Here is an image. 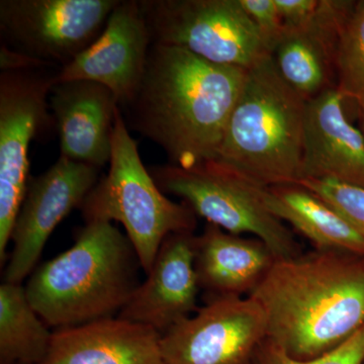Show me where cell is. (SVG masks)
Segmentation results:
<instances>
[{
    "label": "cell",
    "instance_id": "d6986e66",
    "mask_svg": "<svg viewBox=\"0 0 364 364\" xmlns=\"http://www.w3.org/2000/svg\"><path fill=\"white\" fill-rule=\"evenodd\" d=\"M270 214L312 242L315 250L337 251L364 257V236L329 203L301 184L257 186Z\"/></svg>",
    "mask_w": 364,
    "mask_h": 364
},
{
    "label": "cell",
    "instance_id": "8992f818",
    "mask_svg": "<svg viewBox=\"0 0 364 364\" xmlns=\"http://www.w3.org/2000/svg\"><path fill=\"white\" fill-rule=\"evenodd\" d=\"M163 193L182 198L196 215L235 235L251 234L275 259L303 253L291 230L263 205L257 186L210 160L182 168L168 163L149 168Z\"/></svg>",
    "mask_w": 364,
    "mask_h": 364
},
{
    "label": "cell",
    "instance_id": "ba28073f",
    "mask_svg": "<svg viewBox=\"0 0 364 364\" xmlns=\"http://www.w3.org/2000/svg\"><path fill=\"white\" fill-rule=\"evenodd\" d=\"M51 67L0 72V263L6 259L14 221L30 181L28 149L52 126Z\"/></svg>",
    "mask_w": 364,
    "mask_h": 364
},
{
    "label": "cell",
    "instance_id": "30bf717a",
    "mask_svg": "<svg viewBox=\"0 0 364 364\" xmlns=\"http://www.w3.org/2000/svg\"><path fill=\"white\" fill-rule=\"evenodd\" d=\"M267 338V318L250 296L208 299L161 337L167 364H250Z\"/></svg>",
    "mask_w": 364,
    "mask_h": 364
},
{
    "label": "cell",
    "instance_id": "277c9868",
    "mask_svg": "<svg viewBox=\"0 0 364 364\" xmlns=\"http://www.w3.org/2000/svg\"><path fill=\"white\" fill-rule=\"evenodd\" d=\"M306 105L265 55L247 69L214 161L263 188L298 183Z\"/></svg>",
    "mask_w": 364,
    "mask_h": 364
},
{
    "label": "cell",
    "instance_id": "9a60e30c",
    "mask_svg": "<svg viewBox=\"0 0 364 364\" xmlns=\"http://www.w3.org/2000/svg\"><path fill=\"white\" fill-rule=\"evenodd\" d=\"M331 88L306 100L301 181L333 179L364 188V135L344 114Z\"/></svg>",
    "mask_w": 364,
    "mask_h": 364
},
{
    "label": "cell",
    "instance_id": "4316f807",
    "mask_svg": "<svg viewBox=\"0 0 364 364\" xmlns=\"http://www.w3.org/2000/svg\"><path fill=\"white\" fill-rule=\"evenodd\" d=\"M359 107H360V111H361V117H363V135H364V100L363 102L359 104Z\"/></svg>",
    "mask_w": 364,
    "mask_h": 364
},
{
    "label": "cell",
    "instance_id": "8fae6325",
    "mask_svg": "<svg viewBox=\"0 0 364 364\" xmlns=\"http://www.w3.org/2000/svg\"><path fill=\"white\" fill-rule=\"evenodd\" d=\"M100 169L60 156L47 171L28 181L11 234L13 251L4 282L21 284L37 268L53 232L98 182Z\"/></svg>",
    "mask_w": 364,
    "mask_h": 364
},
{
    "label": "cell",
    "instance_id": "7402d4cb",
    "mask_svg": "<svg viewBox=\"0 0 364 364\" xmlns=\"http://www.w3.org/2000/svg\"><path fill=\"white\" fill-rule=\"evenodd\" d=\"M250 364H364V326L343 344L320 358L299 360L268 338L261 343Z\"/></svg>",
    "mask_w": 364,
    "mask_h": 364
},
{
    "label": "cell",
    "instance_id": "ffe728a7",
    "mask_svg": "<svg viewBox=\"0 0 364 364\" xmlns=\"http://www.w3.org/2000/svg\"><path fill=\"white\" fill-rule=\"evenodd\" d=\"M53 331L38 315L21 284L0 286V364H40Z\"/></svg>",
    "mask_w": 364,
    "mask_h": 364
},
{
    "label": "cell",
    "instance_id": "3957f363",
    "mask_svg": "<svg viewBox=\"0 0 364 364\" xmlns=\"http://www.w3.org/2000/svg\"><path fill=\"white\" fill-rule=\"evenodd\" d=\"M142 269L126 234L111 222L85 223L65 252L36 268L28 301L54 330L114 318L140 286Z\"/></svg>",
    "mask_w": 364,
    "mask_h": 364
},
{
    "label": "cell",
    "instance_id": "44dd1931",
    "mask_svg": "<svg viewBox=\"0 0 364 364\" xmlns=\"http://www.w3.org/2000/svg\"><path fill=\"white\" fill-rule=\"evenodd\" d=\"M336 88L358 105L364 100V0L354 2L340 32Z\"/></svg>",
    "mask_w": 364,
    "mask_h": 364
},
{
    "label": "cell",
    "instance_id": "484cf974",
    "mask_svg": "<svg viewBox=\"0 0 364 364\" xmlns=\"http://www.w3.org/2000/svg\"><path fill=\"white\" fill-rule=\"evenodd\" d=\"M44 67H53V65L26 56L21 53L14 51L6 45L0 46V72L44 68Z\"/></svg>",
    "mask_w": 364,
    "mask_h": 364
},
{
    "label": "cell",
    "instance_id": "7a4b0ae2",
    "mask_svg": "<svg viewBox=\"0 0 364 364\" xmlns=\"http://www.w3.org/2000/svg\"><path fill=\"white\" fill-rule=\"evenodd\" d=\"M248 296L264 313L268 339L299 360L320 358L364 326V257L314 250L275 260Z\"/></svg>",
    "mask_w": 364,
    "mask_h": 364
},
{
    "label": "cell",
    "instance_id": "2e32d148",
    "mask_svg": "<svg viewBox=\"0 0 364 364\" xmlns=\"http://www.w3.org/2000/svg\"><path fill=\"white\" fill-rule=\"evenodd\" d=\"M354 2L321 0L310 23L284 32L272 52L280 76L306 100L336 88L340 32Z\"/></svg>",
    "mask_w": 364,
    "mask_h": 364
},
{
    "label": "cell",
    "instance_id": "6da1fadb",
    "mask_svg": "<svg viewBox=\"0 0 364 364\" xmlns=\"http://www.w3.org/2000/svg\"><path fill=\"white\" fill-rule=\"evenodd\" d=\"M246 73L181 48L151 45L141 85L122 114L129 130L160 146L170 164L196 166L217 157Z\"/></svg>",
    "mask_w": 364,
    "mask_h": 364
},
{
    "label": "cell",
    "instance_id": "603a6c76",
    "mask_svg": "<svg viewBox=\"0 0 364 364\" xmlns=\"http://www.w3.org/2000/svg\"><path fill=\"white\" fill-rule=\"evenodd\" d=\"M298 184L329 203L364 236V188L333 179H305Z\"/></svg>",
    "mask_w": 364,
    "mask_h": 364
},
{
    "label": "cell",
    "instance_id": "4fadbf2b",
    "mask_svg": "<svg viewBox=\"0 0 364 364\" xmlns=\"http://www.w3.org/2000/svg\"><path fill=\"white\" fill-rule=\"evenodd\" d=\"M193 232L170 234L163 241L147 279L136 287L117 317L169 331L198 310Z\"/></svg>",
    "mask_w": 364,
    "mask_h": 364
},
{
    "label": "cell",
    "instance_id": "ac0fdd59",
    "mask_svg": "<svg viewBox=\"0 0 364 364\" xmlns=\"http://www.w3.org/2000/svg\"><path fill=\"white\" fill-rule=\"evenodd\" d=\"M275 260L259 239L231 234L210 223L196 236L195 267L207 301L249 296Z\"/></svg>",
    "mask_w": 364,
    "mask_h": 364
},
{
    "label": "cell",
    "instance_id": "9c48e42d",
    "mask_svg": "<svg viewBox=\"0 0 364 364\" xmlns=\"http://www.w3.org/2000/svg\"><path fill=\"white\" fill-rule=\"evenodd\" d=\"M119 0H1V44L61 67L104 31Z\"/></svg>",
    "mask_w": 364,
    "mask_h": 364
},
{
    "label": "cell",
    "instance_id": "5b68a950",
    "mask_svg": "<svg viewBox=\"0 0 364 364\" xmlns=\"http://www.w3.org/2000/svg\"><path fill=\"white\" fill-rule=\"evenodd\" d=\"M109 164L107 176L95 184L80 208L83 219L123 225L147 274L167 236L195 231L196 215L188 203L169 200L158 188L144 166L121 109L114 121Z\"/></svg>",
    "mask_w": 364,
    "mask_h": 364
},
{
    "label": "cell",
    "instance_id": "5bb4252c",
    "mask_svg": "<svg viewBox=\"0 0 364 364\" xmlns=\"http://www.w3.org/2000/svg\"><path fill=\"white\" fill-rule=\"evenodd\" d=\"M49 104L58 131L60 156L98 169L109 163L119 109L111 90L93 81L55 83Z\"/></svg>",
    "mask_w": 364,
    "mask_h": 364
},
{
    "label": "cell",
    "instance_id": "52a82bcc",
    "mask_svg": "<svg viewBox=\"0 0 364 364\" xmlns=\"http://www.w3.org/2000/svg\"><path fill=\"white\" fill-rule=\"evenodd\" d=\"M151 44L248 69L268 54L239 0H142Z\"/></svg>",
    "mask_w": 364,
    "mask_h": 364
},
{
    "label": "cell",
    "instance_id": "d4e9b609",
    "mask_svg": "<svg viewBox=\"0 0 364 364\" xmlns=\"http://www.w3.org/2000/svg\"><path fill=\"white\" fill-rule=\"evenodd\" d=\"M321 0H275L284 31H294L310 23Z\"/></svg>",
    "mask_w": 364,
    "mask_h": 364
},
{
    "label": "cell",
    "instance_id": "e0dca14e",
    "mask_svg": "<svg viewBox=\"0 0 364 364\" xmlns=\"http://www.w3.org/2000/svg\"><path fill=\"white\" fill-rule=\"evenodd\" d=\"M161 337L153 328L119 317L53 330L40 364H167Z\"/></svg>",
    "mask_w": 364,
    "mask_h": 364
},
{
    "label": "cell",
    "instance_id": "7c38bea8",
    "mask_svg": "<svg viewBox=\"0 0 364 364\" xmlns=\"http://www.w3.org/2000/svg\"><path fill=\"white\" fill-rule=\"evenodd\" d=\"M151 45L140 1H119L100 37L57 70L55 83L75 80L100 83L112 91L123 109L141 85Z\"/></svg>",
    "mask_w": 364,
    "mask_h": 364
},
{
    "label": "cell",
    "instance_id": "cb8c5ba5",
    "mask_svg": "<svg viewBox=\"0 0 364 364\" xmlns=\"http://www.w3.org/2000/svg\"><path fill=\"white\" fill-rule=\"evenodd\" d=\"M259 33L268 54L272 55L284 36V26L275 0H239Z\"/></svg>",
    "mask_w": 364,
    "mask_h": 364
}]
</instances>
